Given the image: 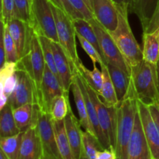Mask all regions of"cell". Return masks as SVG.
<instances>
[{
	"label": "cell",
	"instance_id": "1",
	"mask_svg": "<svg viewBox=\"0 0 159 159\" xmlns=\"http://www.w3.org/2000/svg\"><path fill=\"white\" fill-rule=\"evenodd\" d=\"M138 99L150 106L159 105L157 66L143 60L130 68V84L127 97Z\"/></svg>",
	"mask_w": 159,
	"mask_h": 159
},
{
	"label": "cell",
	"instance_id": "2",
	"mask_svg": "<svg viewBox=\"0 0 159 159\" xmlns=\"http://www.w3.org/2000/svg\"><path fill=\"white\" fill-rule=\"evenodd\" d=\"M119 20L115 30L109 32L127 65L130 68L136 66L144 60L143 50L135 39L128 20L129 6H117Z\"/></svg>",
	"mask_w": 159,
	"mask_h": 159
},
{
	"label": "cell",
	"instance_id": "3",
	"mask_svg": "<svg viewBox=\"0 0 159 159\" xmlns=\"http://www.w3.org/2000/svg\"><path fill=\"white\" fill-rule=\"evenodd\" d=\"M138 106L133 98L127 97L118 104V122L114 151L116 159H128V148Z\"/></svg>",
	"mask_w": 159,
	"mask_h": 159
},
{
	"label": "cell",
	"instance_id": "4",
	"mask_svg": "<svg viewBox=\"0 0 159 159\" xmlns=\"http://www.w3.org/2000/svg\"><path fill=\"white\" fill-rule=\"evenodd\" d=\"M53 13L55 19L58 43L66 54L74 75L77 72L76 65L80 61L77 52L76 40L77 37L75 30L72 23V20L61 9L51 2Z\"/></svg>",
	"mask_w": 159,
	"mask_h": 159
},
{
	"label": "cell",
	"instance_id": "5",
	"mask_svg": "<svg viewBox=\"0 0 159 159\" xmlns=\"http://www.w3.org/2000/svg\"><path fill=\"white\" fill-rule=\"evenodd\" d=\"M82 78L83 79L85 88L96 107L98 120L106 141L110 148L114 149L116 144V131H117L118 105L113 106V107L106 105L103 101L99 99V95L87 83L82 76Z\"/></svg>",
	"mask_w": 159,
	"mask_h": 159
},
{
	"label": "cell",
	"instance_id": "6",
	"mask_svg": "<svg viewBox=\"0 0 159 159\" xmlns=\"http://www.w3.org/2000/svg\"><path fill=\"white\" fill-rule=\"evenodd\" d=\"M30 26L37 34L58 43L55 19L50 0H31Z\"/></svg>",
	"mask_w": 159,
	"mask_h": 159
},
{
	"label": "cell",
	"instance_id": "7",
	"mask_svg": "<svg viewBox=\"0 0 159 159\" xmlns=\"http://www.w3.org/2000/svg\"><path fill=\"white\" fill-rule=\"evenodd\" d=\"M16 66L17 68L26 70L29 73L35 82L39 96V91L46 68V63L38 36L34 30L30 41L27 52L16 62Z\"/></svg>",
	"mask_w": 159,
	"mask_h": 159
},
{
	"label": "cell",
	"instance_id": "8",
	"mask_svg": "<svg viewBox=\"0 0 159 159\" xmlns=\"http://www.w3.org/2000/svg\"><path fill=\"white\" fill-rule=\"evenodd\" d=\"M89 23H91L97 36L104 62L106 64H112L118 67L130 76V68L124 60L117 45L116 44L110 33L95 18L89 20Z\"/></svg>",
	"mask_w": 159,
	"mask_h": 159
},
{
	"label": "cell",
	"instance_id": "9",
	"mask_svg": "<svg viewBox=\"0 0 159 159\" xmlns=\"http://www.w3.org/2000/svg\"><path fill=\"white\" fill-rule=\"evenodd\" d=\"M16 75L17 77L16 87L8 101L12 108L14 110L26 104H39L37 86L29 73L16 66Z\"/></svg>",
	"mask_w": 159,
	"mask_h": 159
},
{
	"label": "cell",
	"instance_id": "10",
	"mask_svg": "<svg viewBox=\"0 0 159 159\" xmlns=\"http://www.w3.org/2000/svg\"><path fill=\"white\" fill-rule=\"evenodd\" d=\"M37 130L41 141L43 157L51 159H63L57 147L53 120L50 113L41 111L37 123Z\"/></svg>",
	"mask_w": 159,
	"mask_h": 159
},
{
	"label": "cell",
	"instance_id": "11",
	"mask_svg": "<svg viewBox=\"0 0 159 159\" xmlns=\"http://www.w3.org/2000/svg\"><path fill=\"white\" fill-rule=\"evenodd\" d=\"M65 93L58 78L46 65L39 91V104L42 111L50 113L54 99Z\"/></svg>",
	"mask_w": 159,
	"mask_h": 159
},
{
	"label": "cell",
	"instance_id": "12",
	"mask_svg": "<svg viewBox=\"0 0 159 159\" xmlns=\"http://www.w3.org/2000/svg\"><path fill=\"white\" fill-rule=\"evenodd\" d=\"M136 101L140 119L152 159H159V128L152 116L148 106L138 99Z\"/></svg>",
	"mask_w": 159,
	"mask_h": 159
},
{
	"label": "cell",
	"instance_id": "13",
	"mask_svg": "<svg viewBox=\"0 0 159 159\" xmlns=\"http://www.w3.org/2000/svg\"><path fill=\"white\" fill-rule=\"evenodd\" d=\"M128 159H152L138 109L135 113L133 130L129 144Z\"/></svg>",
	"mask_w": 159,
	"mask_h": 159
},
{
	"label": "cell",
	"instance_id": "14",
	"mask_svg": "<svg viewBox=\"0 0 159 159\" xmlns=\"http://www.w3.org/2000/svg\"><path fill=\"white\" fill-rule=\"evenodd\" d=\"M93 12L94 18L108 32L116 29L119 12L117 6L112 0H93Z\"/></svg>",
	"mask_w": 159,
	"mask_h": 159
},
{
	"label": "cell",
	"instance_id": "15",
	"mask_svg": "<svg viewBox=\"0 0 159 159\" xmlns=\"http://www.w3.org/2000/svg\"><path fill=\"white\" fill-rule=\"evenodd\" d=\"M6 25L12 40L15 42L19 60H20L27 52L34 29L30 23L17 18H13Z\"/></svg>",
	"mask_w": 159,
	"mask_h": 159
},
{
	"label": "cell",
	"instance_id": "16",
	"mask_svg": "<svg viewBox=\"0 0 159 159\" xmlns=\"http://www.w3.org/2000/svg\"><path fill=\"white\" fill-rule=\"evenodd\" d=\"M51 45L59 80L65 93H69L74 79L71 63L60 43L51 40Z\"/></svg>",
	"mask_w": 159,
	"mask_h": 159
},
{
	"label": "cell",
	"instance_id": "17",
	"mask_svg": "<svg viewBox=\"0 0 159 159\" xmlns=\"http://www.w3.org/2000/svg\"><path fill=\"white\" fill-rule=\"evenodd\" d=\"M16 62L6 61L0 69V110L6 106L17 85Z\"/></svg>",
	"mask_w": 159,
	"mask_h": 159
},
{
	"label": "cell",
	"instance_id": "18",
	"mask_svg": "<svg viewBox=\"0 0 159 159\" xmlns=\"http://www.w3.org/2000/svg\"><path fill=\"white\" fill-rule=\"evenodd\" d=\"M65 121L67 136L69 141L70 146L72 152L73 158L80 159L83 149H82V130H81V124L73 113L71 107H70Z\"/></svg>",
	"mask_w": 159,
	"mask_h": 159
},
{
	"label": "cell",
	"instance_id": "19",
	"mask_svg": "<svg viewBox=\"0 0 159 159\" xmlns=\"http://www.w3.org/2000/svg\"><path fill=\"white\" fill-rule=\"evenodd\" d=\"M43 149L37 126L23 133L20 159H42Z\"/></svg>",
	"mask_w": 159,
	"mask_h": 159
},
{
	"label": "cell",
	"instance_id": "20",
	"mask_svg": "<svg viewBox=\"0 0 159 159\" xmlns=\"http://www.w3.org/2000/svg\"><path fill=\"white\" fill-rule=\"evenodd\" d=\"M41 111L39 104H26L14 109V119L20 131L25 132L30 127L37 126Z\"/></svg>",
	"mask_w": 159,
	"mask_h": 159
},
{
	"label": "cell",
	"instance_id": "21",
	"mask_svg": "<svg viewBox=\"0 0 159 159\" xmlns=\"http://www.w3.org/2000/svg\"><path fill=\"white\" fill-rule=\"evenodd\" d=\"M128 2L129 9L137 15L144 31L156 11L159 0H128Z\"/></svg>",
	"mask_w": 159,
	"mask_h": 159
},
{
	"label": "cell",
	"instance_id": "22",
	"mask_svg": "<svg viewBox=\"0 0 159 159\" xmlns=\"http://www.w3.org/2000/svg\"><path fill=\"white\" fill-rule=\"evenodd\" d=\"M110 73V78L114 85L119 103L126 99L130 84V76L118 67L112 64H106Z\"/></svg>",
	"mask_w": 159,
	"mask_h": 159
},
{
	"label": "cell",
	"instance_id": "23",
	"mask_svg": "<svg viewBox=\"0 0 159 159\" xmlns=\"http://www.w3.org/2000/svg\"><path fill=\"white\" fill-rule=\"evenodd\" d=\"M71 90L73 95V98H74V101L75 102L81 126H82V128L85 129V131L89 132L93 134L91 124H90L88 113H87L85 101V99H84L83 93H82L80 85H79V80H78L76 74L74 75V79H73L72 84H71Z\"/></svg>",
	"mask_w": 159,
	"mask_h": 159
},
{
	"label": "cell",
	"instance_id": "24",
	"mask_svg": "<svg viewBox=\"0 0 159 159\" xmlns=\"http://www.w3.org/2000/svg\"><path fill=\"white\" fill-rule=\"evenodd\" d=\"M143 43L144 60L157 66L159 58V28L152 33H144Z\"/></svg>",
	"mask_w": 159,
	"mask_h": 159
},
{
	"label": "cell",
	"instance_id": "25",
	"mask_svg": "<svg viewBox=\"0 0 159 159\" xmlns=\"http://www.w3.org/2000/svg\"><path fill=\"white\" fill-rule=\"evenodd\" d=\"M0 111V136L1 138L13 136L20 134L13 116V109L8 102Z\"/></svg>",
	"mask_w": 159,
	"mask_h": 159
},
{
	"label": "cell",
	"instance_id": "26",
	"mask_svg": "<svg viewBox=\"0 0 159 159\" xmlns=\"http://www.w3.org/2000/svg\"><path fill=\"white\" fill-rule=\"evenodd\" d=\"M100 66L102 73V86L99 93V96L102 98V101L106 105L109 107L117 106L119 104V101L117 99L114 85L110 78L107 65L106 63H103Z\"/></svg>",
	"mask_w": 159,
	"mask_h": 159
},
{
	"label": "cell",
	"instance_id": "27",
	"mask_svg": "<svg viewBox=\"0 0 159 159\" xmlns=\"http://www.w3.org/2000/svg\"><path fill=\"white\" fill-rule=\"evenodd\" d=\"M54 132H55L56 140H57V147L61 156L63 159H74L69 141L67 136L66 129H65V121L53 120Z\"/></svg>",
	"mask_w": 159,
	"mask_h": 159
},
{
	"label": "cell",
	"instance_id": "28",
	"mask_svg": "<svg viewBox=\"0 0 159 159\" xmlns=\"http://www.w3.org/2000/svg\"><path fill=\"white\" fill-rule=\"evenodd\" d=\"M93 70H89L83 65L82 61L76 65L77 71L82 75L87 83L99 95L102 86V71L96 67V64H93Z\"/></svg>",
	"mask_w": 159,
	"mask_h": 159
},
{
	"label": "cell",
	"instance_id": "29",
	"mask_svg": "<svg viewBox=\"0 0 159 159\" xmlns=\"http://www.w3.org/2000/svg\"><path fill=\"white\" fill-rule=\"evenodd\" d=\"M72 23L75 30L76 34L82 36L83 38H85V40L90 42L96 48V50L99 51L100 55L102 56L97 36H96V32L93 30L89 21L83 18H78L72 20Z\"/></svg>",
	"mask_w": 159,
	"mask_h": 159
},
{
	"label": "cell",
	"instance_id": "30",
	"mask_svg": "<svg viewBox=\"0 0 159 159\" xmlns=\"http://www.w3.org/2000/svg\"><path fill=\"white\" fill-rule=\"evenodd\" d=\"M23 133L24 132H20L18 134L1 138L0 139L1 151L9 159H20Z\"/></svg>",
	"mask_w": 159,
	"mask_h": 159
},
{
	"label": "cell",
	"instance_id": "31",
	"mask_svg": "<svg viewBox=\"0 0 159 159\" xmlns=\"http://www.w3.org/2000/svg\"><path fill=\"white\" fill-rule=\"evenodd\" d=\"M71 105L69 102V93H65L56 97L51 104L50 114L53 120H63L66 117Z\"/></svg>",
	"mask_w": 159,
	"mask_h": 159
},
{
	"label": "cell",
	"instance_id": "32",
	"mask_svg": "<svg viewBox=\"0 0 159 159\" xmlns=\"http://www.w3.org/2000/svg\"><path fill=\"white\" fill-rule=\"evenodd\" d=\"M82 149L87 157L90 159H96L98 152L103 148L94 135L82 130Z\"/></svg>",
	"mask_w": 159,
	"mask_h": 159
},
{
	"label": "cell",
	"instance_id": "33",
	"mask_svg": "<svg viewBox=\"0 0 159 159\" xmlns=\"http://www.w3.org/2000/svg\"><path fill=\"white\" fill-rule=\"evenodd\" d=\"M2 38L3 40L6 52V61L17 62L19 61V55L17 52L16 46L15 42L12 40L7 25L2 24Z\"/></svg>",
	"mask_w": 159,
	"mask_h": 159
},
{
	"label": "cell",
	"instance_id": "34",
	"mask_svg": "<svg viewBox=\"0 0 159 159\" xmlns=\"http://www.w3.org/2000/svg\"><path fill=\"white\" fill-rule=\"evenodd\" d=\"M37 36H38L39 40H40V46H41V49L42 51H43V57H44V61L47 67L58 78L57 68H56L55 66V62H54V53H53L52 45H51V40L43 35L37 34Z\"/></svg>",
	"mask_w": 159,
	"mask_h": 159
},
{
	"label": "cell",
	"instance_id": "35",
	"mask_svg": "<svg viewBox=\"0 0 159 159\" xmlns=\"http://www.w3.org/2000/svg\"><path fill=\"white\" fill-rule=\"evenodd\" d=\"M15 18L30 24V2L29 0H14Z\"/></svg>",
	"mask_w": 159,
	"mask_h": 159
},
{
	"label": "cell",
	"instance_id": "36",
	"mask_svg": "<svg viewBox=\"0 0 159 159\" xmlns=\"http://www.w3.org/2000/svg\"><path fill=\"white\" fill-rule=\"evenodd\" d=\"M76 35H77L78 40L80 42L82 48L85 51V52L88 54L89 57H90V59L93 61V64L99 63L101 65L102 64L105 63L99 51L96 50V48L90 42H89L88 40H85V38H83L82 36L79 35V34H76Z\"/></svg>",
	"mask_w": 159,
	"mask_h": 159
},
{
	"label": "cell",
	"instance_id": "37",
	"mask_svg": "<svg viewBox=\"0 0 159 159\" xmlns=\"http://www.w3.org/2000/svg\"><path fill=\"white\" fill-rule=\"evenodd\" d=\"M13 18H15V2H14V0H2V24H8V23Z\"/></svg>",
	"mask_w": 159,
	"mask_h": 159
},
{
	"label": "cell",
	"instance_id": "38",
	"mask_svg": "<svg viewBox=\"0 0 159 159\" xmlns=\"http://www.w3.org/2000/svg\"><path fill=\"white\" fill-rule=\"evenodd\" d=\"M53 5L63 10L71 20L78 18H83L82 16L73 7L68 0H50ZM84 19V18H83Z\"/></svg>",
	"mask_w": 159,
	"mask_h": 159
},
{
	"label": "cell",
	"instance_id": "39",
	"mask_svg": "<svg viewBox=\"0 0 159 159\" xmlns=\"http://www.w3.org/2000/svg\"><path fill=\"white\" fill-rule=\"evenodd\" d=\"M71 6L82 16L84 19L89 21L94 18L93 12L86 6L84 0H68Z\"/></svg>",
	"mask_w": 159,
	"mask_h": 159
},
{
	"label": "cell",
	"instance_id": "40",
	"mask_svg": "<svg viewBox=\"0 0 159 159\" xmlns=\"http://www.w3.org/2000/svg\"><path fill=\"white\" fill-rule=\"evenodd\" d=\"M96 159H116L114 149H102L98 152Z\"/></svg>",
	"mask_w": 159,
	"mask_h": 159
},
{
	"label": "cell",
	"instance_id": "41",
	"mask_svg": "<svg viewBox=\"0 0 159 159\" xmlns=\"http://www.w3.org/2000/svg\"><path fill=\"white\" fill-rule=\"evenodd\" d=\"M148 107L152 114V116H153L154 120H155V123H156L159 128V107L157 104H152V105L148 106Z\"/></svg>",
	"mask_w": 159,
	"mask_h": 159
},
{
	"label": "cell",
	"instance_id": "42",
	"mask_svg": "<svg viewBox=\"0 0 159 159\" xmlns=\"http://www.w3.org/2000/svg\"><path fill=\"white\" fill-rule=\"evenodd\" d=\"M112 1L116 5V6H120V7L126 6H129L128 0H112Z\"/></svg>",
	"mask_w": 159,
	"mask_h": 159
},
{
	"label": "cell",
	"instance_id": "43",
	"mask_svg": "<svg viewBox=\"0 0 159 159\" xmlns=\"http://www.w3.org/2000/svg\"><path fill=\"white\" fill-rule=\"evenodd\" d=\"M84 2H85L86 6L89 8L90 10L93 12V0H84Z\"/></svg>",
	"mask_w": 159,
	"mask_h": 159
},
{
	"label": "cell",
	"instance_id": "44",
	"mask_svg": "<svg viewBox=\"0 0 159 159\" xmlns=\"http://www.w3.org/2000/svg\"><path fill=\"white\" fill-rule=\"evenodd\" d=\"M0 159H9L7 158L6 155L4 154V152L2 151H0Z\"/></svg>",
	"mask_w": 159,
	"mask_h": 159
},
{
	"label": "cell",
	"instance_id": "45",
	"mask_svg": "<svg viewBox=\"0 0 159 159\" xmlns=\"http://www.w3.org/2000/svg\"><path fill=\"white\" fill-rule=\"evenodd\" d=\"M80 159H90V158H89V157H87L86 155H85V154L82 152V155H81V157H80Z\"/></svg>",
	"mask_w": 159,
	"mask_h": 159
},
{
	"label": "cell",
	"instance_id": "46",
	"mask_svg": "<svg viewBox=\"0 0 159 159\" xmlns=\"http://www.w3.org/2000/svg\"><path fill=\"white\" fill-rule=\"evenodd\" d=\"M158 94H159V73H158ZM159 107V105H158Z\"/></svg>",
	"mask_w": 159,
	"mask_h": 159
},
{
	"label": "cell",
	"instance_id": "47",
	"mask_svg": "<svg viewBox=\"0 0 159 159\" xmlns=\"http://www.w3.org/2000/svg\"><path fill=\"white\" fill-rule=\"evenodd\" d=\"M157 71H158V73H159V58H158V65H157Z\"/></svg>",
	"mask_w": 159,
	"mask_h": 159
},
{
	"label": "cell",
	"instance_id": "48",
	"mask_svg": "<svg viewBox=\"0 0 159 159\" xmlns=\"http://www.w3.org/2000/svg\"><path fill=\"white\" fill-rule=\"evenodd\" d=\"M42 159H51V158H42Z\"/></svg>",
	"mask_w": 159,
	"mask_h": 159
},
{
	"label": "cell",
	"instance_id": "49",
	"mask_svg": "<svg viewBox=\"0 0 159 159\" xmlns=\"http://www.w3.org/2000/svg\"><path fill=\"white\" fill-rule=\"evenodd\" d=\"M29 1H30V3H31V0H29Z\"/></svg>",
	"mask_w": 159,
	"mask_h": 159
}]
</instances>
